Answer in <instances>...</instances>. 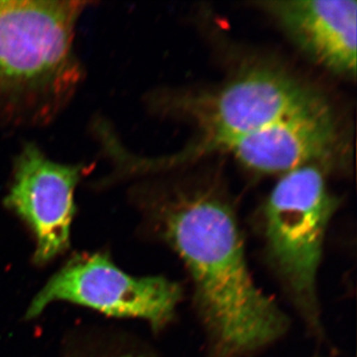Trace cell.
<instances>
[{
  "instance_id": "3957f363",
  "label": "cell",
  "mask_w": 357,
  "mask_h": 357,
  "mask_svg": "<svg viewBox=\"0 0 357 357\" xmlns=\"http://www.w3.org/2000/svg\"><path fill=\"white\" fill-rule=\"evenodd\" d=\"M325 100L316 89L285 70L257 66L215 89L153 93L148 105L157 114L191 122L199 130L198 140L191 147L160 158L165 169L222 151L232 141Z\"/></svg>"
},
{
  "instance_id": "ba28073f",
  "label": "cell",
  "mask_w": 357,
  "mask_h": 357,
  "mask_svg": "<svg viewBox=\"0 0 357 357\" xmlns=\"http://www.w3.org/2000/svg\"><path fill=\"white\" fill-rule=\"evenodd\" d=\"M256 4L314 63L340 76L356 77V0H269Z\"/></svg>"
},
{
  "instance_id": "5b68a950",
  "label": "cell",
  "mask_w": 357,
  "mask_h": 357,
  "mask_svg": "<svg viewBox=\"0 0 357 357\" xmlns=\"http://www.w3.org/2000/svg\"><path fill=\"white\" fill-rule=\"evenodd\" d=\"M181 297L180 286L164 277L131 276L100 253L76 255L35 296L26 318L64 301L117 318L145 319L159 331L174 318Z\"/></svg>"
},
{
  "instance_id": "7a4b0ae2",
  "label": "cell",
  "mask_w": 357,
  "mask_h": 357,
  "mask_svg": "<svg viewBox=\"0 0 357 357\" xmlns=\"http://www.w3.org/2000/svg\"><path fill=\"white\" fill-rule=\"evenodd\" d=\"M93 4L0 0V128H46L72 103L86 76L77 26Z\"/></svg>"
},
{
  "instance_id": "277c9868",
  "label": "cell",
  "mask_w": 357,
  "mask_h": 357,
  "mask_svg": "<svg viewBox=\"0 0 357 357\" xmlns=\"http://www.w3.org/2000/svg\"><path fill=\"white\" fill-rule=\"evenodd\" d=\"M337 206L321 165L283 174L263 206L265 256L314 331L321 328L317 277L326 229Z\"/></svg>"
},
{
  "instance_id": "6da1fadb",
  "label": "cell",
  "mask_w": 357,
  "mask_h": 357,
  "mask_svg": "<svg viewBox=\"0 0 357 357\" xmlns=\"http://www.w3.org/2000/svg\"><path fill=\"white\" fill-rule=\"evenodd\" d=\"M134 199L184 262L210 357H245L285 333L288 319L255 285L229 199L206 185L137 184Z\"/></svg>"
},
{
  "instance_id": "52a82bcc",
  "label": "cell",
  "mask_w": 357,
  "mask_h": 357,
  "mask_svg": "<svg viewBox=\"0 0 357 357\" xmlns=\"http://www.w3.org/2000/svg\"><path fill=\"white\" fill-rule=\"evenodd\" d=\"M340 143L335 112L325 100L232 141L222 152L255 172L286 174L328 164Z\"/></svg>"
},
{
  "instance_id": "8992f818",
  "label": "cell",
  "mask_w": 357,
  "mask_h": 357,
  "mask_svg": "<svg viewBox=\"0 0 357 357\" xmlns=\"http://www.w3.org/2000/svg\"><path fill=\"white\" fill-rule=\"evenodd\" d=\"M93 168V163L56 161L32 141L23 143L14 156L3 204L34 234L39 264L69 246L77 187Z\"/></svg>"
},
{
  "instance_id": "9c48e42d",
  "label": "cell",
  "mask_w": 357,
  "mask_h": 357,
  "mask_svg": "<svg viewBox=\"0 0 357 357\" xmlns=\"http://www.w3.org/2000/svg\"><path fill=\"white\" fill-rule=\"evenodd\" d=\"M100 357H116V356H100Z\"/></svg>"
}]
</instances>
